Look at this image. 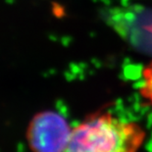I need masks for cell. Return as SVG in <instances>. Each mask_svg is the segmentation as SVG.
<instances>
[{
  "label": "cell",
  "instance_id": "1",
  "mask_svg": "<svg viewBox=\"0 0 152 152\" xmlns=\"http://www.w3.org/2000/svg\"><path fill=\"white\" fill-rule=\"evenodd\" d=\"M144 138L145 132L135 123L99 113L73 129L64 152H137Z\"/></svg>",
  "mask_w": 152,
  "mask_h": 152
},
{
  "label": "cell",
  "instance_id": "2",
  "mask_svg": "<svg viewBox=\"0 0 152 152\" xmlns=\"http://www.w3.org/2000/svg\"><path fill=\"white\" fill-rule=\"evenodd\" d=\"M72 131L62 115L47 110L34 116L26 137L31 152H64Z\"/></svg>",
  "mask_w": 152,
  "mask_h": 152
},
{
  "label": "cell",
  "instance_id": "3",
  "mask_svg": "<svg viewBox=\"0 0 152 152\" xmlns=\"http://www.w3.org/2000/svg\"><path fill=\"white\" fill-rule=\"evenodd\" d=\"M140 92L152 104V64L147 66L143 71V83Z\"/></svg>",
  "mask_w": 152,
  "mask_h": 152
}]
</instances>
